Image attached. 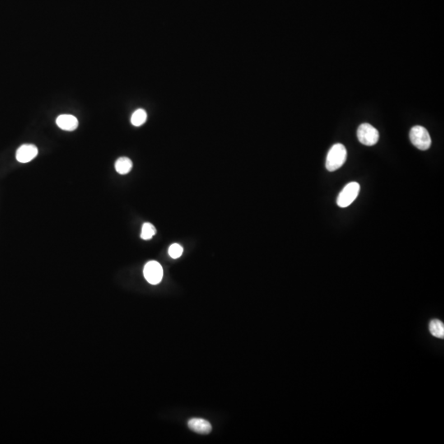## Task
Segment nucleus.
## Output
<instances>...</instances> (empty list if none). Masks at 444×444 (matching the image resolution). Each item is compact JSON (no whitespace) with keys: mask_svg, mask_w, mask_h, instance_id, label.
I'll list each match as a JSON object with an SVG mask.
<instances>
[{"mask_svg":"<svg viewBox=\"0 0 444 444\" xmlns=\"http://www.w3.org/2000/svg\"><path fill=\"white\" fill-rule=\"evenodd\" d=\"M347 151L344 145L337 143L333 145L330 151H328L327 160H326V168L328 171H335L344 165L347 161Z\"/></svg>","mask_w":444,"mask_h":444,"instance_id":"nucleus-1","label":"nucleus"},{"mask_svg":"<svg viewBox=\"0 0 444 444\" xmlns=\"http://www.w3.org/2000/svg\"><path fill=\"white\" fill-rule=\"evenodd\" d=\"M410 139L415 147L421 151L428 150L431 146V137L428 130L422 126H415L410 132Z\"/></svg>","mask_w":444,"mask_h":444,"instance_id":"nucleus-2","label":"nucleus"},{"mask_svg":"<svg viewBox=\"0 0 444 444\" xmlns=\"http://www.w3.org/2000/svg\"><path fill=\"white\" fill-rule=\"evenodd\" d=\"M361 186L356 182H351L345 186L337 198V203L340 207L345 208L356 200L360 193Z\"/></svg>","mask_w":444,"mask_h":444,"instance_id":"nucleus-3","label":"nucleus"},{"mask_svg":"<svg viewBox=\"0 0 444 444\" xmlns=\"http://www.w3.org/2000/svg\"><path fill=\"white\" fill-rule=\"evenodd\" d=\"M357 137L362 144L371 147L379 141V131L370 123H362L359 126Z\"/></svg>","mask_w":444,"mask_h":444,"instance_id":"nucleus-4","label":"nucleus"},{"mask_svg":"<svg viewBox=\"0 0 444 444\" xmlns=\"http://www.w3.org/2000/svg\"><path fill=\"white\" fill-rule=\"evenodd\" d=\"M163 268L161 264L156 261H150L145 265L143 275L145 279L151 285H157L163 278Z\"/></svg>","mask_w":444,"mask_h":444,"instance_id":"nucleus-5","label":"nucleus"},{"mask_svg":"<svg viewBox=\"0 0 444 444\" xmlns=\"http://www.w3.org/2000/svg\"><path fill=\"white\" fill-rule=\"evenodd\" d=\"M38 149L35 145L24 144L17 149L16 159L20 163H27L32 161L37 156Z\"/></svg>","mask_w":444,"mask_h":444,"instance_id":"nucleus-6","label":"nucleus"},{"mask_svg":"<svg viewBox=\"0 0 444 444\" xmlns=\"http://www.w3.org/2000/svg\"><path fill=\"white\" fill-rule=\"evenodd\" d=\"M188 426L191 431L200 435H208L212 432V425L209 421L200 418H193L189 420Z\"/></svg>","mask_w":444,"mask_h":444,"instance_id":"nucleus-7","label":"nucleus"},{"mask_svg":"<svg viewBox=\"0 0 444 444\" xmlns=\"http://www.w3.org/2000/svg\"><path fill=\"white\" fill-rule=\"evenodd\" d=\"M56 123L63 130L73 131L78 126V120L71 114H61L56 119Z\"/></svg>","mask_w":444,"mask_h":444,"instance_id":"nucleus-8","label":"nucleus"},{"mask_svg":"<svg viewBox=\"0 0 444 444\" xmlns=\"http://www.w3.org/2000/svg\"><path fill=\"white\" fill-rule=\"evenodd\" d=\"M115 170L120 175H127L133 167V162L128 157H120L115 162Z\"/></svg>","mask_w":444,"mask_h":444,"instance_id":"nucleus-9","label":"nucleus"},{"mask_svg":"<svg viewBox=\"0 0 444 444\" xmlns=\"http://www.w3.org/2000/svg\"><path fill=\"white\" fill-rule=\"evenodd\" d=\"M430 331L434 337L438 338L444 337V325L443 322L438 319H434L430 323Z\"/></svg>","mask_w":444,"mask_h":444,"instance_id":"nucleus-10","label":"nucleus"},{"mask_svg":"<svg viewBox=\"0 0 444 444\" xmlns=\"http://www.w3.org/2000/svg\"><path fill=\"white\" fill-rule=\"evenodd\" d=\"M147 118V113L144 109H138L133 113V115L131 117V123L136 127H139L146 122Z\"/></svg>","mask_w":444,"mask_h":444,"instance_id":"nucleus-11","label":"nucleus"},{"mask_svg":"<svg viewBox=\"0 0 444 444\" xmlns=\"http://www.w3.org/2000/svg\"><path fill=\"white\" fill-rule=\"evenodd\" d=\"M156 230L155 226L151 225V223L147 222V223L143 224V226H142L141 238L144 240H151V238L156 235Z\"/></svg>","mask_w":444,"mask_h":444,"instance_id":"nucleus-12","label":"nucleus"},{"mask_svg":"<svg viewBox=\"0 0 444 444\" xmlns=\"http://www.w3.org/2000/svg\"><path fill=\"white\" fill-rule=\"evenodd\" d=\"M183 252H184L183 247L178 244H173L169 248V254L174 259H176V258L181 257Z\"/></svg>","mask_w":444,"mask_h":444,"instance_id":"nucleus-13","label":"nucleus"}]
</instances>
